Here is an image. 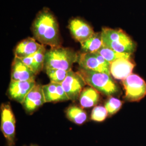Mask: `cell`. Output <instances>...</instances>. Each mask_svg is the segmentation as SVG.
Segmentation results:
<instances>
[{
	"mask_svg": "<svg viewBox=\"0 0 146 146\" xmlns=\"http://www.w3.org/2000/svg\"><path fill=\"white\" fill-rule=\"evenodd\" d=\"M42 44L31 37H28L19 42L15 49V56L19 58H26L36 52Z\"/></svg>",
	"mask_w": 146,
	"mask_h": 146,
	"instance_id": "15",
	"label": "cell"
},
{
	"mask_svg": "<svg viewBox=\"0 0 146 146\" xmlns=\"http://www.w3.org/2000/svg\"><path fill=\"white\" fill-rule=\"evenodd\" d=\"M101 34L103 45L105 47L117 52L131 54L135 50V43L121 29L104 28Z\"/></svg>",
	"mask_w": 146,
	"mask_h": 146,
	"instance_id": "4",
	"label": "cell"
},
{
	"mask_svg": "<svg viewBox=\"0 0 146 146\" xmlns=\"http://www.w3.org/2000/svg\"><path fill=\"white\" fill-rule=\"evenodd\" d=\"M68 28L74 38L80 43L84 42L95 33L90 26L78 18L70 20Z\"/></svg>",
	"mask_w": 146,
	"mask_h": 146,
	"instance_id": "11",
	"label": "cell"
},
{
	"mask_svg": "<svg viewBox=\"0 0 146 146\" xmlns=\"http://www.w3.org/2000/svg\"><path fill=\"white\" fill-rule=\"evenodd\" d=\"M42 88L46 102H58L69 100L61 84L50 82L43 86Z\"/></svg>",
	"mask_w": 146,
	"mask_h": 146,
	"instance_id": "14",
	"label": "cell"
},
{
	"mask_svg": "<svg viewBox=\"0 0 146 146\" xmlns=\"http://www.w3.org/2000/svg\"><path fill=\"white\" fill-rule=\"evenodd\" d=\"M1 130L7 146H15V117L9 103L2 104L1 107Z\"/></svg>",
	"mask_w": 146,
	"mask_h": 146,
	"instance_id": "6",
	"label": "cell"
},
{
	"mask_svg": "<svg viewBox=\"0 0 146 146\" xmlns=\"http://www.w3.org/2000/svg\"><path fill=\"white\" fill-rule=\"evenodd\" d=\"M67 117L77 125H82L87 120L86 112L82 108L76 106H71L66 110Z\"/></svg>",
	"mask_w": 146,
	"mask_h": 146,
	"instance_id": "18",
	"label": "cell"
},
{
	"mask_svg": "<svg viewBox=\"0 0 146 146\" xmlns=\"http://www.w3.org/2000/svg\"><path fill=\"white\" fill-rule=\"evenodd\" d=\"M100 93L95 89L88 86L82 91L79 97V102L82 108H87L93 107L99 102Z\"/></svg>",
	"mask_w": 146,
	"mask_h": 146,
	"instance_id": "16",
	"label": "cell"
},
{
	"mask_svg": "<svg viewBox=\"0 0 146 146\" xmlns=\"http://www.w3.org/2000/svg\"><path fill=\"white\" fill-rule=\"evenodd\" d=\"M135 66L130 59L120 58L110 63V74L115 79L122 81L132 74Z\"/></svg>",
	"mask_w": 146,
	"mask_h": 146,
	"instance_id": "13",
	"label": "cell"
},
{
	"mask_svg": "<svg viewBox=\"0 0 146 146\" xmlns=\"http://www.w3.org/2000/svg\"><path fill=\"white\" fill-rule=\"evenodd\" d=\"M22 61L25 63L27 66L31 69V70L35 73L36 75L40 73L36 64L32 56H30L26 58H20Z\"/></svg>",
	"mask_w": 146,
	"mask_h": 146,
	"instance_id": "24",
	"label": "cell"
},
{
	"mask_svg": "<svg viewBox=\"0 0 146 146\" xmlns=\"http://www.w3.org/2000/svg\"><path fill=\"white\" fill-rule=\"evenodd\" d=\"M36 75L21 58L15 56L11 64V80L15 81L33 80L35 79Z\"/></svg>",
	"mask_w": 146,
	"mask_h": 146,
	"instance_id": "12",
	"label": "cell"
},
{
	"mask_svg": "<svg viewBox=\"0 0 146 146\" xmlns=\"http://www.w3.org/2000/svg\"><path fill=\"white\" fill-rule=\"evenodd\" d=\"M36 84L35 80L26 81L11 80L8 90V95L11 99L22 104L27 94Z\"/></svg>",
	"mask_w": 146,
	"mask_h": 146,
	"instance_id": "9",
	"label": "cell"
},
{
	"mask_svg": "<svg viewBox=\"0 0 146 146\" xmlns=\"http://www.w3.org/2000/svg\"><path fill=\"white\" fill-rule=\"evenodd\" d=\"M78 56L77 52L69 48H51L46 52L44 69L69 71L72 70L73 64L78 61Z\"/></svg>",
	"mask_w": 146,
	"mask_h": 146,
	"instance_id": "2",
	"label": "cell"
},
{
	"mask_svg": "<svg viewBox=\"0 0 146 146\" xmlns=\"http://www.w3.org/2000/svg\"><path fill=\"white\" fill-rule=\"evenodd\" d=\"M46 52V50L45 46L44 45L42 44V47L40 48V49L34 54L31 55L36 64L39 72H40L43 69H44V63Z\"/></svg>",
	"mask_w": 146,
	"mask_h": 146,
	"instance_id": "23",
	"label": "cell"
},
{
	"mask_svg": "<svg viewBox=\"0 0 146 146\" xmlns=\"http://www.w3.org/2000/svg\"><path fill=\"white\" fill-rule=\"evenodd\" d=\"M38 146V145H31V146Z\"/></svg>",
	"mask_w": 146,
	"mask_h": 146,
	"instance_id": "25",
	"label": "cell"
},
{
	"mask_svg": "<svg viewBox=\"0 0 146 146\" xmlns=\"http://www.w3.org/2000/svg\"><path fill=\"white\" fill-rule=\"evenodd\" d=\"M122 106V102L120 100L112 96H110L105 102L104 107L108 112V116H111L119 111Z\"/></svg>",
	"mask_w": 146,
	"mask_h": 146,
	"instance_id": "21",
	"label": "cell"
},
{
	"mask_svg": "<svg viewBox=\"0 0 146 146\" xmlns=\"http://www.w3.org/2000/svg\"><path fill=\"white\" fill-rule=\"evenodd\" d=\"M42 86L36 84L25 98L22 104L27 113H33L46 103Z\"/></svg>",
	"mask_w": 146,
	"mask_h": 146,
	"instance_id": "10",
	"label": "cell"
},
{
	"mask_svg": "<svg viewBox=\"0 0 146 146\" xmlns=\"http://www.w3.org/2000/svg\"><path fill=\"white\" fill-rule=\"evenodd\" d=\"M108 115V112L104 107L101 106H96L92 110L91 119L96 122H102Z\"/></svg>",
	"mask_w": 146,
	"mask_h": 146,
	"instance_id": "22",
	"label": "cell"
},
{
	"mask_svg": "<svg viewBox=\"0 0 146 146\" xmlns=\"http://www.w3.org/2000/svg\"><path fill=\"white\" fill-rule=\"evenodd\" d=\"M83 52H97L103 46L101 32L95 33L84 42L81 43Z\"/></svg>",
	"mask_w": 146,
	"mask_h": 146,
	"instance_id": "17",
	"label": "cell"
},
{
	"mask_svg": "<svg viewBox=\"0 0 146 146\" xmlns=\"http://www.w3.org/2000/svg\"><path fill=\"white\" fill-rule=\"evenodd\" d=\"M45 70L51 82L59 84H62L64 81L69 72L61 69H48Z\"/></svg>",
	"mask_w": 146,
	"mask_h": 146,
	"instance_id": "20",
	"label": "cell"
},
{
	"mask_svg": "<svg viewBox=\"0 0 146 146\" xmlns=\"http://www.w3.org/2000/svg\"><path fill=\"white\" fill-rule=\"evenodd\" d=\"M86 84L84 78L78 72H74L72 70L68 72L66 78L61 84L69 100L73 102L78 100Z\"/></svg>",
	"mask_w": 146,
	"mask_h": 146,
	"instance_id": "8",
	"label": "cell"
},
{
	"mask_svg": "<svg viewBox=\"0 0 146 146\" xmlns=\"http://www.w3.org/2000/svg\"><path fill=\"white\" fill-rule=\"evenodd\" d=\"M125 91V99L128 102H139L146 95V82L139 75L131 74L122 81Z\"/></svg>",
	"mask_w": 146,
	"mask_h": 146,
	"instance_id": "5",
	"label": "cell"
},
{
	"mask_svg": "<svg viewBox=\"0 0 146 146\" xmlns=\"http://www.w3.org/2000/svg\"><path fill=\"white\" fill-rule=\"evenodd\" d=\"M32 31L37 40L51 48L61 47V40L58 22L48 9L41 11L34 20Z\"/></svg>",
	"mask_w": 146,
	"mask_h": 146,
	"instance_id": "1",
	"label": "cell"
},
{
	"mask_svg": "<svg viewBox=\"0 0 146 146\" xmlns=\"http://www.w3.org/2000/svg\"><path fill=\"white\" fill-rule=\"evenodd\" d=\"M97 52H99L110 63L120 58L130 59L131 55V54L129 53H122L116 52L114 50L105 47L104 45Z\"/></svg>",
	"mask_w": 146,
	"mask_h": 146,
	"instance_id": "19",
	"label": "cell"
},
{
	"mask_svg": "<svg viewBox=\"0 0 146 146\" xmlns=\"http://www.w3.org/2000/svg\"><path fill=\"white\" fill-rule=\"evenodd\" d=\"M78 73L84 78L86 84L95 89L100 93L111 96L120 92L119 86L111 75L80 67Z\"/></svg>",
	"mask_w": 146,
	"mask_h": 146,
	"instance_id": "3",
	"label": "cell"
},
{
	"mask_svg": "<svg viewBox=\"0 0 146 146\" xmlns=\"http://www.w3.org/2000/svg\"><path fill=\"white\" fill-rule=\"evenodd\" d=\"M80 68L111 75L110 63L99 52H82L78 56Z\"/></svg>",
	"mask_w": 146,
	"mask_h": 146,
	"instance_id": "7",
	"label": "cell"
}]
</instances>
